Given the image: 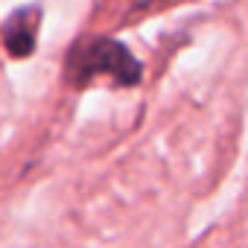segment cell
<instances>
[{"label": "cell", "mask_w": 248, "mask_h": 248, "mask_svg": "<svg viewBox=\"0 0 248 248\" xmlns=\"http://www.w3.org/2000/svg\"><path fill=\"white\" fill-rule=\"evenodd\" d=\"M96 73H108L117 85H138L140 64L114 38H91L76 44L67 59V79L73 85H85Z\"/></svg>", "instance_id": "1"}, {"label": "cell", "mask_w": 248, "mask_h": 248, "mask_svg": "<svg viewBox=\"0 0 248 248\" xmlns=\"http://www.w3.org/2000/svg\"><path fill=\"white\" fill-rule=\"evenodd\" d=\"M38 9H21L15 12L9 21H6V30H3V38H6V50L18 59L30 56L32 47H35V30H38Z\"/></svg>", "instance_id": "2"}]
</instances>
